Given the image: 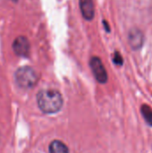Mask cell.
Returning <instances> with one entry per match:
<instances>
[{
  "label": "cell",
  "instance_id": "cell-1",
  "mask_svg": "<svg viewBox=\"0 0 152 153\" xmlns=\"http://www.w3.org/2000/svg\"><path fill=\"white\" fill-rule=\"evenodd\" d=\"M38 106L41 111L47 114L58 112L63 107V98L56 90H43L37 95Z\"/></svg>",
  "mask_w": 152,
  "mask_h": 153
},
{
  "label": "cell",
  "instance_id": "cell-2",
  "mask_svg": "<svg viewBox=\"0 0 152 153\" xmlns=\"http://www.w3.org/2000/svg\"><path fill=\"white\" fill-rule=\"evenodd\" d=\"M14 79L17 85L22 89L33 88L38 82L37 73L30 66L20 67L14 74Z\"/></svg>",
  "mask_w": 152,
  "mask_h": 153
},
{
  "label": "cell",
  "instance_id": "cell-3",
  "mask_svg": "<svg viewBox=\"0 0 152 153\" xmlns=\"http://www.w3.org/2000/svg\"><path fill=\"white\" fill-rule=\"evenodd\" d=\"M90 66L91 68V71L96 78V80L100 83H106L108 82V74L106 71V68L98 56L91 57L90 61Z\"/></svg>",
  "mask_w": 152,
  "mask_h": 153
},
{
  "label": "cell",
  "instance_id": "cell-4",
  "mask_svg": "<svg viewBox=\"0 0 152 153\" xmlns=\"http://www.w3.org/2000/svg\"><path fill=\"white\" fill-rule=\"evenodd\" d=\"M13 49L17 56L22 57H28L30 49V46L28 39L24 36L17 37L13 43Z\"/></svg>",
  "mask_w": 152,
  "mask_h": 153
},
{
  "label": "cell",
  "instance_id": "cell-5",
  "mask_svg": "<svg viewBox=\"0 0 152 153\" xmlns=\"http://www.w3.org/2000/svg\"><path fill=\"white\" fill-rule=\"evenodd\" d=\"M129 45L133 50H139L142 48L144 43V35L142 30L137 28L132 29L128 34Z\"/></svg>",
  "mask_w": 152,
  "mask_h": 153
},
{
  "label": "cell",
  "instance_id": "cell-6",
  "mask_svg": "<svg viewBox=\"0 0 152 153\" xmlns=\"http://www.w3.org/2000/svg\"><path fill=\"white\" fill-rule=\"evenodd\" d=\"M79 4L83 18L88 21H91L95 15L93 0H79Z\"/></svg>",
  "mask_w": 152,
  "mask_h": 153
},
{
  "label": "cell",
  "instance_id": "cell-7",
  "mask_svg": "<svg viewBox=\"0 0 152 153\" xmlns=\"http://www.w3.org/2000/svg\"><path fill=\"white\" fill-rule=\"evenodd\" d=\"M49 153H69V150L64 143L54 141L49 145Z\"/></svg>",
  "mask_w": 152,
  "mask_h": 153
},
{
  "label": "cell",
  "instance_id": "cell-8",
  "mask_svg": "<svg viewBox=\"0 0 152 153\" xmlns=\"http://www.w3.org/2000/svg\"><path fill=\"white\" fill-rule=\"evenodd\" d=\"M141 112L146 120V122L152 126V108L148 105H142L141 108Z\"/></svg>",
  "mask_w": 152,
  "mask_h": 153
},
{
  "label": "cell",
  "instance_id": "cell-9",
  "mask_svg": "<svg viewBox=\"0 0 152 153\" xmlns=\"http://www.w3.org/2000/svg\"><path fill=\"white\" fill-rule=\"evenodd\" d=\"M113 61L114 63L116 65H122L123 63H124V60H123V57L121 56V54L117 51L115 52L114 54V57H113Z\"/></svg>",
  "mask_w": 152,
  "mask_h": 153
},
{
  "label": "cell",
  "instance_id": "cell-10",
  "mask_svg": "<svg viewBox=\"0 0 152 153\" xmlns=\"http://www.w3.org/2000/svg\"><path fill=\"white\" fill-rule=\"evenodd\" d=\"M104 25L106 26V30H107L108 31H109V26L108 25V23H107V22H106V21H104Z\"/></svg>",
  "mask_w": 152,
  "mask_h": 153
}]
</instances>
